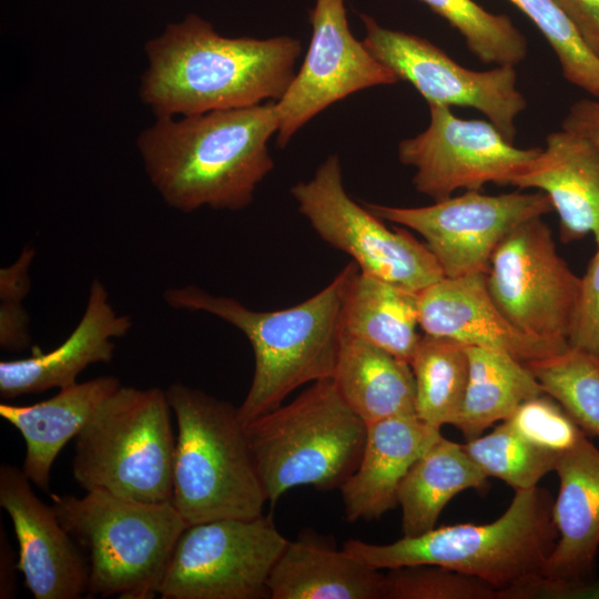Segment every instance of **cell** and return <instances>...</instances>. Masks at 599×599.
<instances>
[{
	"label": "cell",
	"instance_id": "cell-1",
	"mask_svg": "<svg viewBox=\"0 0 599 599\" xmlns=\"http://www.w3.org/2000/svg\"><path fill=\"white\" fill-rule=\"evenodd\" d=\"M300 39L225 37L189 13L144 45L139 95L155 118L278 101L293 81Z\"/></svg>",
	"mask_w": 599,
	"mask_h": 599
},
{
	"label": "cell",
	"instance_id": "cell-2",
	"mask_svg": "<svg viewBox=\"0 0 599 599\" xmlns=\"http://www.w3.org/2000/svg\"><path fill=\"white\" fill-rule=\"evenodd\" d=\"M275 102L156 118L136 139L145 174L171 209L241 211L274 169Z\"/></svg>",
	"mask_w": 599,
	"mask_h": 599
},
{
	"label": "cell",
	"instance_id": "cell-3",
	"mask_svg": "<svg viewBox=\"0 0 599 599\" xmlns=\"http://www.w3.org/2000/svg\"><path fill=\"white\" fill-rule=\"evenodd\" d=\"M358 270L351 262L317 294L272 312L250 309L235 298L213 295L195 285L167 288L163 298L175 309L214 315L248 339L254 373L237 407L238 417L246 425L281 406L300 386L333 377L342 336L343 300Z\"/></svg>",
	"mask_w": 599,
	"mask_h": 599
},
{
	"label": "cell",
	"instance_id": "cell-4",
	"mask_svg": "<svg viewBox=\"0 0 599 599\" xmlns=\"http://www.w3.org/2000/svg\"><path fill=\"white\" fill-rule=\"evenodd\" d=\"M550 494L538 486L516 490L507 510L484 524H457L387 545L349 539L343 550L375 569L438 565L490 585L499 599L544 598L546 560L558 532Z\"/></svg>",
	"mask_w": 599,
	"mask_h": 599
},
{
	"label": "cell",
	"instance_id": "cell-5",
	"mask_svg": "<svg viewBox=\"0 0 599 599\" xmlns=\"http://www.w3.org/2000/svg\"><path fill=\"white\" fill-rule=\"evenodd\" d=\"M165 392L177 428L172 505L184 521L262 516L267 499L237 407L182 383Z\"/></svg>",
	"mask_w": 599,
	"mask_h": 599
},
{
	"label": "cell",
	"instance_id": "cell-6",
	"mask_svg": "<svg viewBox=\"0 0 599 599\" xmlns=\"http://www.w3.org/2000/svg\"><path fill=\"white\" fill-rule=\"evenodd\" d=\"M61 525L89 565L88 598L151 599L189 526L172 502H144L103 490L51 494Z\"/></svg>",
	"mask_w": 599,
	"mask_h": 599
},
{
	"label": "cell",
	"instance_id": "cell-7",
	"mask_svg": "<svg viewBox=\"0 0 599 599\" xmlns=\"http://www.w3.org/2000/svg\"><path fill=\"white\" fill-rule=\"evenodd\" d=\"M245 429L266 499L274 506L296 486L341 488L358 467L367 425L331 377L314 382Z\"/></svg>",
	"mask_w": 599,
	"mask_h": 599
},
{
	"label": "cell",
	"instance_id": "cell-8",
	"mask_svg": "<svg viewBox=\"0 0 599 599\" xmlns=\"http://www.w3.org/2000/svg\"><path fill=\"white\" fill-rule=\"evenodd\" d=\"M166 392L121 385L75 437L72 475L88 490L172 502L176 436Z\"/></svg>",
	"mask_w": 599,
	"mask_h": 599
},
{
	"label": "cell",
	"instance_id": "cell-9",
	"mask_svg": "<svg viewBox=\"0 0 599 599\" xmlns=\"http://www.w3.org/2000/svg\"><path fill=\"white\" fill-rule=\"evenodd\" d=\"M291 194L315 233L349 255L361 272L414 292L444 277L434 254L408 229L387 227L348 195L338 155H328Z\"/></svg>",
	"mask_w": 599,
	"mask_h": 599
},
{
	"label": "cell",
	"instance_id": "cell-10",
	"mask_svg": "<svg viewBox=\"0 0 599 599\" xmlns=\"http://www.w3.org/2000/svg\"><path fill=\"white\" fill-rule=\"evenodd\" d=\"M287 539L271 516L189 525L166 566L162 599H265Z\"/></svg>",
	"mask_w": 599,
	"mask_h": 599
},
{
	"label": "cell",
	"instance_id": "cell-11",
	"mask_svg": "<svg viewBox=\"0 0 599 599\" xmlns=\"http://www.w3.org/2000/svg\"><path fill=\"white\" fill-rule=\"evenodd\" d=\"M486 285L517 329L568 345L580 277L557 252L541 217L525 221L501 241L491 255Z\"/></svg>",
	"mask_w": 599,
	"mask_h": 599
},
{
	"label": "cell",
	"instance_id": "cell-12",
	"mask_svg": "<svg viewBox=\"0 0 599 599\" xmlns=\"http://www.w3.org/2000/svg\"><path fill=\"white\" fill-rule=\"evenodd\" d=\"M364 205L383 221L419 234L446 277L486 273L493 253L515 227L552 211L545 193L519 189L499 195L465 191L419 207Z\"/></svg>",
	"mask_w": 599,
	"mask_h": 599
},
{
	"label": "cell",
	"instance_id": "cell-13",
	"mask_svg": "<svg viewBox=\"0 0 599 599\" xmlns=\"http://www.w3.org/2000/svg\"><path fill=\"white\" fill-rule=\"evenodd\" d=\"M359 17L363 42L399 81L412 84L428 104L476 109L514 142L517 118L527 106L516 67L470 70L425 38L383 27L369 14Z\"/></svg>",
	"mask_w": 599,
	"mask_h": 599
},
{
	"label": "cell",
	"instance_id": "cell-14",
	"mask_svg": "<svg viewBox=\"0 0 599 599\" xmlns=\"http://www.w3.org/2000/svg\"><path fill=\"white\" fill-rule=\"evenodd\" d=\"M428 108L427 128L402 140L397 155L415 170L414 189L434 202L487 183L508 185L541 150L517 148L488 120L459 118L446 105Z\"/></svg>",
	"mask_w": 599,
	"mask_h": 599
},
{
	"label": "cell",
	"instance_id": "cell-15",
	"mask_svg": "<svg viewBox=\"0 0 599 599\" xmlns=\"http://www.w3.org/2000/svg\"><path fill=\"white\" fill-rule=\"evenodd\" d=\"M312 38L303 63L275 102L276 144L284 148L315 115L351 94L399 80L352 33L345 0H315Z\"/></svg>",
	"mask_w": 599,
	"mask_h": 599
},
{
	"label": "cell",
	"instance_id": "cell-16",
	"mask_svg": "<svg viewBox=\"0 0 599 599\" xmlns=\"http://www.w3.org/2000/svg\"><path fill=\"white\" fill-rule=\"evenodd\" d=\"M17 466H0V506L11 518L18 542V571L35 599L87 597L89 565L82 550L31 488Z\"/></svg>",
	"mask_w": 599,
	"mask_h": 599
},
{
	"label": "cell",
	"instance_id": "cell-17",
	"mask_svg": "<svg viewBox=\"0 0 599 599\" xmlns=\"http://www.w3.org/2000/svg\"><path fill=\"white\" fill-rule=\"evenodd\" d=\"M559 491L552 502L558 532L542 577L544 598H576L596 582L599 549V449L585 435L561 454L555 469Z\"/></svg>",
	"mask_w": 599,
	"mask_h": 599
},
{
	"label": "cell",
	"instance_id": "cell-18",
	"mask_svg": "<svg viewBox=\"0 0 599 599\" xmlns=\"http://www.w3.org/2000/svg\"><path fill=\"white\" fill-rule=\"evenodd\" d=\"M418 319L424 334L497 349L524 364L569 347L529 336L509 323L488 292L486 273L444 276L418 292Z\"/></svg>",
	"mask_w": 599,
	"mask_h": 599
},
{
	"label": "cell",
	"instance_id": "cell-19",
	"mask_svg": "<svg viewBox=\"0 0 599 599\" xmlns=\"http://www.w3.org/2000/svg\"><path fill=\"white\" fill-rule=\"evenodd\" d=\"M131 326V318L111 305L104 284L93 278L84 313L62 344L47 353L34 349L29 357L0 362V396L13 399L75 384L88 366L112 361L114 339L125 336Z\"/></svg>",
	"mask_w": 599,
	"mask_h": 599
},
{
	"label": "cell",
	"instance_id": "cell-20",
	"mask_svg": "<svg viewBox=\"0 0 599 599\" xmlns=\"http://www.w3.org/2000/svg\"><path fill=\"white\" fill-rule=\"evenodd\" d=\"M545 193L565 243L592 234L599 245V148L567 130L549 133L538 155L509 184Z\"/></svg>",
	"mask_w": 599,
	"mask_h": 599
},
{
	"label": "cell",
	"instance_id": "cell-21",
	"mask_svg": "<svg viewBox=\"0 0 599 599\" xmlns=\"http://www.w3.org/2000/svg\"><path fill=\"white\" fill-rule=\"evenodd\" d=\"M440 436L417 415L368 424L358 467L339 488L347 520L376 519L397 506L403 479Z\"/></svg>",
	"mask_w": 599,
	"mask_h": 599
},
{
	"label": "cell",
	"instance_id": "cell-22",
	"mask_svg": "<svg viewBox=\"0 0 599 599\" xmlns=\"http://www.w3.org/2000/svg\"><path fill=\"white\" fill-rule=\"evenodd\" d=\"M121 380L99 376L59 389L54 396L32 405L0 404V416L12 425L26 443L22 470L43 491L50 486L52 465L62 448L81 432L97 407Z\"/></svg>",
	"mask_w": 599,
	"mask_h": 599
},
{
	"label": "cell",
	"instance_id": "cell-23",
	"mask_svg": "<svg viewBox=\"0 0 599 599\" xmlns=\"http://www.w3.org/2000/svg\"><path fill=\"white\" fill-rule=\"evenodd\" d=\"M384 573L311 539L287 541L267 587L272 599H383Z\"/></svg>",
	"mask_w": 599,
	"mask_h": 599
},
{
	"label": "cell",
	"instance_id": "cell-24",
	"mask_svg": "<svg viewBox=\"0 0 599 599\" xmlns=\"http://www.w3.org/2000/svg\"><path fill=\"white\" fill-rule=\"evenodd\" d=\"M335 385L366 425L416 414V386L410 364L362 338L342 332Z\"/></svg>",
	"mask_w": 599,
	"mask_h": 599
},
{
	"label": "cell",
	"instance_id": "cell-25",
	"mask_svg": "<svg viewBox=\"0 0 599 599\" xmlns=\"http://www.w3.org/2000/svg\"><path fill=\"white\" fill-rule=\"evenodd\" d=\"M418 327V292L359 270L354 274L343 300L342 332L410 363Z\"/></svg>",
	"mask_w": 599,
	"mask_h": 599
},
{
	"label": "cell",
	"instance_id": "cell-26",
	"mask_svg": "<svg viewBox=\"0 0 599 599\" xmlns=\"http://www.w3.org/2000/svg\"><path fill=\"white\" fill-rule=\"evenodd\" d=\"M487 480L463 445L440 436L416 460L398 488L404 536L434 529L440 512L457 494L481 489Z\"/></svg>",
	"mask_w": 599,
	"mask_h": 599
},
{
	"label": "cell",
	"instance_id": "cell-27",
	"mask_svg": "<svg viewBox=\"0 0 599 599\" xmlns=\"http://www.w3.org/2000/svg\"><path fill=\"white\" fill-rule=\"evenodd\" d=\"M466 349L468 379L454 427L468 440L496 422L506 420L521 403L545 392L528 367L514 356L477 346Z\"/></svg>",
	"mask_w": 599,
	"mask_h": 599
},
{
	"label": "cell",
	"instance_id": "cell-28",
	"mask_svg": "<svg viewBox=\"0 0 599 599\" xmlns=\"http://www.w3.org/2000/svg\"><path fill=\"white\" fill-rule=\"evenodd\" d=\"M416 386V414L440 429L456 423L468 379L466 346L423 334L410 361Z\"/></svg>",
	"mask_w": 599,
	"mask_h": 599
},
{
	"label": "cell",
	"instance_id": "cell-29",
	"mask_svg": "<svg viewBox=\"0 0 599 599\" xmlns=\"http://www.w3.org/2000/svg\"><path fill=\"white\" fill-rule=\"evenodd\" d=\"M525 365L586 434L599 437V357L568 347Z\"/></svg>",
	"mask_w": 599,
	"mask_h": 599
},
{
	"label": "cell",
	"instance_id": "cell-30",
	"mask_svg": "<svg viewBox=\"0 0 599 599\" xmlns=\"http://www.w3.org/2000/svg\"><path fill=\"white\" fill-rule=\"evenodd\" d=\"M419 1L448 22L480 62L516 67L527 57V39L508 16L489 12L474 0Z\"/></svg>",
	"mask_w": 599,
	"mask_h": 599
},
{
	"label": "cell",
	"instance_id": "cell-31",
	"mask_svg": "<svg viewBox=\"0 0 599 599\" xmlns=\"http://www.w3.org/2000/svg\"><path fill=\"white\" fill-rule=\"evenodd\" d=\"M488 477H496L516 490L530 489L554 471L559 454L538 448L502 422L487 435L463 445Z\"/></svg>",
	"mask_w": 599,
	"mask_h": 599
},
{
	"label": "cell",
	"instance_id": "cell-32",
	"mask_svg": "<svg viewBox=\"0 0 599 599\" xmlns=\"http://www.w3.org/2000/svg\"><path fill=\"white\" fill-rule=\"evenodd\" d=\"M541 32L552 49L564 78L599 99V58L582 41L551 0H508Z\"/></svg>",
	"mask_w": 599,
	"mask_h": 599
},
{
	"label": "cell",
	"instance_id": "cell-33",
	"mask_svg": "<svg viewBox=\"0 0 599 599\" xmlns=\"http://www.w3.org/2000/svg\"><path fill=\"white\" fill-rule=\"evenodd\" d=\"M383 599H499L484 580L438 565H407L387 569Z\"/></svg>",
	"mask_w": 599,
	"mask_h": 599
},
{
	"label": "cell",
	"instance_id": "cell-34",
	"mask_svg": "<svg viewBox=\"0 0 599 599\" xmlns=\"http://www.w3.org/2000/svg\"><path fill=\"white\" fill-rule=\"evenodd\" d=\"M504 422L531 445L559 455L587 435L547 394L525 400Z\"/></svg>",
	"mask_w": 599,
	"mask_h": 599
},
{
	"label": "cell",
	"instance_id": "cell-35",
	"mask_svg": "<svg viewBox=\"0 0 599 599\" xmlns=\"http://www.w3.org/2000/svg\"><path fill=\"white\" fill-rule=\"evenodd\" d=\"M33 257V247L24 246L14 263L0 270V346L6 351L30 345L29 317L22 302L30 291L29 267Z\"/></svg>",
	"mask_w": 599,
	"mask_h": 599
},
{
	"label": "cell",
	"instance_id": "cell-36",
	"mask_svg": "<svg viewBox=\"0 0 599 599\" xmlns=\"http://www.w3.org/2000/svg\"><path fill=\"white\" fill-rule=\"evenodd\" d=\"M567 343L599 357V245L580 277Z\"/></svg>",
	"mask_w": 599,
	"mask_h": 599
},
{
	"label": "cell",
	"instance_id": "cell-37",
	"mask_svg": "<svg viewBox=\"0 0 599 599\" xmlns=\"http://www.w3.org/2000/svg\"><path fill=\"white\" fill-rule=\"evenodd\" d=\"M599 58V0H551Z\"/></svg>",
	"mask_w": 599,
	"mask_h": 599
},
{
	"label": "cell",
	"instance_id": "cell-38",
	"mask_svg": "<svg viewBox=\"0 0 599 599\" xmlns=\"http://www.w3.org/2000/svg\"><path fill=\"white\" fill-rule=\"evenodd\" d=\"M561 129L576 133L599 148V99L585 98L571 104Z\"/></svg>",
	"mask_w": 599,
	"mask_h": 599
},
{
	"label": "cell",
	"instance_id": "cell-39",
	"mask_svg": "<svg viewBox=\"0 0 599 599\" xmlns=\"http://www.w3.org/2000/svg\"><path fill=\"white\" fill-rule=\"evenodd\" d=\"M18 560L10 546L8 535L3 525H0V598H13L17 593Z\"/></svg>",
	"mask_w": 599,
	"mask_h": 599
},
{
	"label": "cell",
	"instance_id": "cell-40",
	"mask_svg": "<svg viewBox=\"0 0 599 599\" xmlns=\"http://www.w3.org/2000/svg\"><path fill=\"white\" fill-rule=\"evenodd\" d=\"M576 598L599 599V582L596 581L587 588L580 590Z\"/></svg>",
	"mask_w": 599,
	"mask_h": 599
}]
</instances>
